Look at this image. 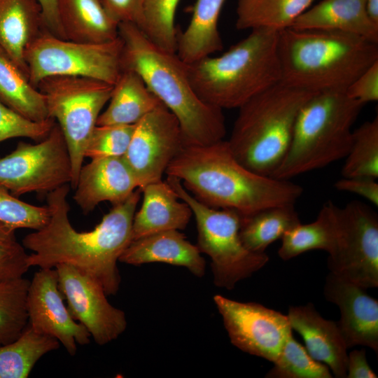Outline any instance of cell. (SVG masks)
Segmentation results:
<instances>
[{"label": "cell", "mask_w": 378, "mask_h": 378, "mask_svg": "<svg viewBox=\"0 0 378 378\" xmlns=\"http://www.w3.org/2000/svg\"><path fill=\"white\" fill-rule=\"evenodd\" d=\"M317 0H238L237 29L290 28L296 19Z\"/></svg>", "instance_id": "29"}, {"label": "cell", "mask_w": 378, "mask_h": 378, "mask_svg": "<svg viewBox=\"0 0 378 378\" xmlns=\"http://www.w3.org/2000/svg\"><path fill=\"white\" fill-rule=\"evenodd\" d=\"M328 266L363 288L378 287V216L370 206L354 200L337 207V235Z\"/></svg>", "instance_id": "12"}, {"label": "cell", "mask_w": 378, "mask_h": 378, "mask_svg": "<svg viewBox=\"0 0 378 378\" xmlns=\"http://www.w3.org/2000/svg\"><path fill=\"white\" fill-rule=\"evenodd\" d=\"M15 231L0 222V241L16 239Z\"/></svg>", "instance_id": "46"}, {"label": "cell", "mask_w": 378, "mask_h": 378, "mask_svg": "<svg viewBox=\"0 0 378 378\" xmlns=\"http://www.w3.org/2000/svg\"><path fill=\"white\" fill-rule=\"evenodd\" d=\"M278 52L283 83L312 92L346 90L378 61V43L343 31L288 28L279 32Z\"/></svg>", "instance_id": "4"}, {"label": "cell", "mask_w": 378, "mask_h": 378, "mask_svg": "<svg viewBox=\"0 0 378 378\" xmlns=\"http://www.w3.org/2000/svg\"><path fill=\"white\" fill-rule=\"evenodd\" d=\"M337 206L328 201L321 209L316 219L309 223H300L281 237L279 256L288 260L307 251L321 249L332 251L337 230Z\"/></svg>", "instance_id": "28"}, {"label": "cell", "mask_w": 378, "mask_h": 378, "mask_svg": "<svg viewBox=\"0 0 378 378\" xmlns=\"http://www.w3.org/2000/svg\"><path fill=\"white\" fill-rule=\"evenodd\" d=\"M290 28L343 31L378 43V24L368 15L365 0H321L302 13Z\"/></svg>", "instance_id": "22"}, {"label": "cell", "mask_w": 378, "mask_h": 378, "mask_svg": "<svg viewBox=\"0 0 378 378\" xmlns=\"http://www.w3.org/2000/svg\"><path fill=\"white\" fill-rule=\"evenodd\" d=\"M166 181L192 210L197 223V246L211 259L216 286L232 290L267 263L269 257L265 253L250 251L242 244L239 237L241 216L237 212L204 204L176 177L167 176Z\"/></svg>", "instance_id": "8"}, {"label": "cell", "mask_w": 378, "mask_h": 378, "mask_svg": "<svg viewBox=\"0 0 378 378\" xmlns=\"http://www.w3.org/2000/svg\"><path fill=\"white\" fill-rule=\"evenodd\" d=\"M120 36L105 43H83L42 31L27 47L24 62L30 83L36 88L55 76H83L114 85L122 70Z\"/></svg>", "instance_id": "10"}, {"label": "cell", "mask_w": 378, "mask_h": 378, "mask_svg": "<svg viewBox=\"0 0 378 378\" xmlns=\"http://www.w3.org/2000/svg\"><path fill=\"white\" fill-rule=\"evenodd\" d=\"M341 170L342 177L378 178V117L353 130L349 150Z\"/></svg>", "instance_id": "32"}, {"label": "cell", "mask_w": 378, "mask_h": 378, "mask_svg": "<svg viewBox=\"0 0 378 378\" xmlns=\"http://www.w3.org/2000/svg\"><path fill=\"white\" fill-rule=\"evenodd\" d=\"M42 10L46 29L52 34L60 37V29L57 18V0H37Z\"/></svg>", "instance_id": "44"}, {"label": "cell", "mask_w": 378, "mask_h": 378, "mask_svg": "<svg viewBox=\"0 0 378 378\" xmlns=\"http://www.w3.org/2000/svg\"><path fill=\"white\" fill-rule=\"evenodd\" d=\"M371 177H342L337 181V190L356 194L378 206V183Z\"/></svg>", "instance_id": "41"}, {"label": "cell", "mask_w": 378, "mask_h": 378, "mask_svg": "<svg viewBox=\"0 0 378 378\" xmlns=\"http://www.w3.org/2000/svg\"><path fill=\"white\" fill-rule=\"evenodd\" d=\"M363 106L346 90L312 94L300 109L288 150L270 176L290 180L344 158L351 144L352 126Z\"/></svg>", "instance_id": "6"}, {"label": "cell", "mask_w": 378, "mask_h": 378, "mask_svg": "<svg viewBox=\"0 0 378 378\" xmlns=\"http://www.w3.org/2000/svg\"><path fill=\"white\" fill-rule=\"evenodd\" d=\"M279 32L251 30L222 55L186 64L189 80L198 97L222 110L239 108L280 83Z\"/></svg>", "instance_id": "5"}, {"label": "cell", "mask_w": 378, "mask_h": 378, "mask_svg": "<svg viewBox=\"0 0 378 378\" xmlns=\"http://www.w3.org/2000/svg\"><path fill=\"white\" fill-rule=\"evenodd\" d=\"M30 280L0 284V346L18 339L28 325L27 295Z\"/></svg>", "instance_id": "34"}, {"label": "cell", "mask_w": 378, "mask_h": 378, "mask_svg": "<svg viewBox=\"0 0 378 378\" xmlns=\"http://www.w3.org/2000/svg\"><path fill=\"white\" fill-rule=\"evenodd\" d=\"M160 104L137 73L122 69L113 85L108 105L99 115L97 125H136Z\"/></svg>", "instance_id": "26"}, {"label": "cell", "mask_w": 378, "mask_h": 378, "mask_svg": "<svg viewBox=\"0 0 378 378\" xmlns=\"http://www.w3.org/2000/svg\"><path fill=\"white\" fill-rule=\"evenodd\" d=\"M50 218L48 206H38L18 199L0 184V222L15 230L28 228L38 230Z\"/></svg>", "instance_id": "36"}, {"label": "cell", "mask_w": 378, "mask_h": 378, "mask_svg": "<svg viewBox=\"0 0 378 378\" xmlns=\"http://www.w3.org/2000/svg\"><path fill=\"white\" fill-rule=\"evenodd\" d=\"M300 223L294 204L267 207L241 216L239 237L244 246L254 253H265L274 241L281 239Z\"/></svg>", "instance_id": "30"}, {"label": "cell", "mask_w": 378, "mask_h": 378, "mask_svg": "<svg viewBox=\"0 0 378 378\" xmlns=\"http://www.w3.org/2000/svg\"><path fill=\"white\" fill-rule=\"evenodd\" d=\"M71 178L67 145L57 123L43 140L35 144L20 141L0 159V184L15 197L33 192L48 194L71 183Z\"/></svg>", "instance_id": "11"}, {"label": "cell", "mask_w": 378, "mask_h": 378, "mask_svg": "<svg viewBox=\"0 0 378 378\" xmlns=\"http://www.w3.org/2000/svg\"><path fill=\"white\" fill-rule=\"evenodd\" d=\"M165 174L178 178L204 204L230 209L241 216L279 205L295 204L302 188L290 181L255 173L234 156L227 141L183 146Z\"/></svg>", "instance_id": "2"}, {"label": "cell", "mask_w": 378, "mask_h": 378, "mask_svg": "<svg viewBox=\"0 0 378 378\" xmlns=\"http://www.w3.org/2000/svg\"><path fill=\"white\" fill-rule=\"evenodd\" d=\"M29 254L16 239L0 241V284L23 277Z\"/></svg>", "instance_id": "39"}, {"label": "cell", "mask_w": 378, "mask_h": 378, "mask_svg": "<svg viewBox=\"0 0 378 378\" xmlns=\"http://www.w3.org/2000/svg\"><path fill=\"white\" fill-rule=\"evenodd\" d=\"M59 344L27 325L18 339L0 346V378H27L37 361Z\"/></svg>", "instance_id": "31"}, {"label": "cell", "mask_w": 378, "mask_h": 378, "mask_svg": "<svg viewBox=\"0 0 378 378\" xmlns=\"http://www.w3.org/2000/svg\"><path fill=\"white\" fill-rule=\"evenodd\" d=\"M134 125H96L88 141L85 158L92 159L123 156L128 148Z\"/></svg>", "instance_id": "37"}, {"label": "cell", "mask_w": 378, "mask_h": 378, "mask_svg": "<svg viewBox=\"0 0 378 378\" xmlns=\"http://www.w3.org/2000/svg\"><path fill=\"white\" fill-rule=\"evenodd\" d=\"M267 372V378H332L329 368L314 359L293 337L286 339L280 354Z\"/></svg>", "instance_id": "35"}, {"label": "cell", "mask_w": 378, "mask_h": 378, "mask_svg": "<svg viewBox=\"0 0 378 378\" xmlns=\"http://www.w3.org/2000/svg\"><path fill=\"white\" fill-rule=\"evenodd\" d=\"M119 262L141 265L164 262L186 267L193 275L202 277L206 262L197 245L191 244L179 230H166L151 234L131 241Z\"/></svg>", "instance_id": "20"}, {"label": "cell", "mask_w": 378, "mask_h": 378, "mask_svg": "<svg viewBox=\"0 0 378 378\" xmlns=\"http://www.w3.org/2000/svg\"><path fill=\"white\" fill-rule=\"evenodd\" d=\"M102 5L116 22L138 25L142 0H99Z\"/></svg>", "instance_id": "42"}, {"label": "cell", "mask_w": 378, "mask_h": 378, "mask_svg": "<svg viewBox=\"0 0 378 378\" xmlns=\"http://www.w3.org/2000/svg\"><path fill=\"white\" fill-rule=\"evenodd\" d=\"M36 88L45 96L49 117L57 120L64 136L74 189L88 141L113 85L88 77L55 76L43 79Z\"/></svg>", "instance_id": "9"}, {"label": "cell", "mask_w": 378, "mask_h": 378, "mask_svg": "<svg viewBox=\"0 0 378 378\" xmlns=\"http://www.w3.org/2000/svg\"><path fill=\"white\" fill-rule=\"evenodd\" d=\"M351 98L363 104L378 100V61L362 73L346 89Z\"/></svg>", "instance_id": "40"}, {"label": "cell", "mask_w": 378, "mask_h": 378, "mask_svg": "<svg viewBox=\"0 0 378 378\" xmlns=\"http://www.w3.org/2000/svg\"><path fill=\"white\" fill-rule=\"evenodd\" d=\"M180 0H142L137 27L155 45L176 53L175 15Z\"/></svg>", "instance_id": "33"}, {"label": "cell", "mask_w": 378, "mask_h": 378, "mask_svg": "<svg viewBox=\"0 0 378 378\" xmlns=\"http://www.w3.org/2000/svg\"><path fill=\"white\" fill-rule=\"evenodd\" d=\"M226 0H196L190 21L177 33L176 54L191 64L223 48L218 20Z\"/></svg>", "instance_id": "25"}, {"label": "cell", "mask_w": 378, "mask_h": 378, "mask_svg": "<svg viewBox=\"0 0 378 378\" xmlns=\"http://www.w3.org/2000/svg\"><path fill=\"white\" fill-rule=\"evenodd\" d=\"M69 184L46 194L50 218L42 228L26 235L23 246L32 251L29 267L55 268L66 264L94 277L107 295L119 290V258L132 241V223L141 198L136 189L124 202L113 205L95 227L78 232L69 219Z\"/></svg>", "instance_id": "1"}, {"label": "cell", "mask_w": 378, "mask_h": 378, "mask_svg": "<svg viewBox=\"0 0 378 378\" xmlns=\"http://www.w3.org/2000/svg\"><path fill=\"white\" fill-rule=\"evenodd\" d=\"M61 38L83 43H105L117 38L119 23L99 0H57Z\"/></svg>", "instance_id": "23"}, {"label": "cell", "mask_w": 378, "mask_h": 378, "mask_svg": "<svg viewBox=\"0 0 378 378\" xmlns=\"http://www.w3.org/2000/svg\"><path fill=\"white\" fill-rule=\"evenodd\" d=\"M0 101L26 118L42 122L50 118L44 94L0 47Z\"/></svg>", "instance_id": "27"}, {"label": "cell", "mask_w": 378, "mask_h": 378, "mask_svg": "<svg viewBox=\"0 0 378 378\" xmlns=\"http://www.w3.org/2000/svg\"><path fill=\"white\" fill-rule=\"evenodd\" d=\"M377 376L370 367L365 350L355 349L348 354L346 378H377Z\"/></svg>", "instance_id": "43"}, {"label": "cell", "mask_w": 378, "mask_h": 378, "mask_svg": "<svg viewBox=\"0 0 378 378\" xmlns=\"http://www.w3.org/2000/svg\"><path fill=\"white\" fill-rule=\"evenodd\" d=\"M55 268L59 289L72 318L99 345L117 339L127 328L125 314L109 303L101 284L74 266L59 264Z\"/></svg>", "instance_id": "15"}, {"label": "cell", "mask_w": 378, "mask_h": 378, "mask_svg": "<svg viewBox=\"0 0 378 378\" xmlns=\"http://www.w3.org/2000/svg\"><path fill=\"white\" fill-rule=\"evenodd\" d=\"M214 301L231 343L244 352L274 363L293 332L287 315L259 303L242 302L220 295Z\"/></svg>", "instance_id": "13"}, {"label": "cell", "mask_w": 378, "mask_h": 378, "mask_svg": "<svg viewBox=\"0 0 378 378\" xmlns=\"http://www.w3.org/2000/svg\"><path fill=\"white\" fill-rule=\"evenodd\" d=\"M184 146L175 115L162 103L136 125L123 158L139 188L162 180L167 168Z\"/></svg>", "instance_id": "14"}, {"label": "cell", "mask_w": 378, "mask_h": 378, "mask_svg": "<svg viewBox=\"0 0 378 378\" xmlns=\"http://www.w3.org/2000/svg\"><path fill=\"white\" fill-rule=\"evenodd\" d=\"M314 93L280 82L239 107L227 141L235 158L270 176L288 150L300 109Z\"/></svg>", "instance_id": "7"}, {"label": "cell", "mask_w": 378, "mask_h": 378, "mask_svg": "<svg viewBox=\"0 0 378 378\" xmlns=\"http://www.w3.org/2000/svg\"><path fill=\"white\" fill-rule=\"evenodd\" d=\"M137 181L123 156L92 159L80 169L73 197L84 214L102 202L115 205L136 189Z\"/></svg>", "instance_id": "18"}, {"label": "cell", "mask_w": 378, "mask_h": 378, "mask_svg": "<svg viewBox=\"0 0 378 378\" xmlns=\"http://www.w3.org/2000/svg\"><path fill=\"white\" fill-rule=\"evenodd\" d=\"M122 66L137 73L149 90L177 118L185 146H206L226 134L223 110L203 102L195 92L187 65L176 53L152 43L132 23H120Z\"/></svg>", "instance_id": "3"}, {"label": "cell", "mask_w": 378, "mask_h": 378, "mask_svg": "<svg viewBox=\"0 0 378 378\" xmlns=\"http://www.w3.org/2000/svg\"><path fill=\"white\" fill-rule=\"evenodd\" d=\"M287 316L310 356L326 364L335 377L346 378L347 347L337 321L323 318L311 302L290 307Z\"/></svg>", "instance_id": "19"}, {"label": "cell", "mask_w": 378, "mask_h": 378, "mask_svg": "<svg viewBox=\"0 0 378 378\" xmlns=\"http://www.w3.org/2000/svg\"><path fill=\"white\" fill-rule=\"evenodd\" d=\"M141 192L144 199L134 216L132 240L159 232L186 227L192 216V210L166 181L149 183Z\"/></svg>", "instance_id": "21"}, {"label": "cell", "mask_w": 378, "mask_h": 378, "mask_svg": "<svg viewBox=\"0 0 378 378\" xmlns=\"http://www.w3.org/2000/svg\"><path fill=\"white\" fill-rule=\"evenodd\" d=\"M55 124L52 118L42 122L29 120L0 101V142L16 137L40 141L49 134Z\"/></svg>", "instance_id": "38"}, {"label": "cell", "mask_w": 378, "mask_h": 378, "mask_svg": "<svg viewBox=\"0 0 378 378\" xmlns=\"http://www.w3.org/2000/svg\"><path fill=\"white\" fill-rule=\"evenodd\" d=\"M44 30L37 0H0V47L27 76L25 50Z\"/></svg>", "instance_id": "24"}, {"label": "cell", "mask_w": 378, "mask_h": 378, "mask_svg": "<svg viewBox=\"0 0 378 378\" xmlns=\"http://www.w3.org/2000/svg\"><path fill=\"white\" fill-rule=\"evenodd\" d=\"M365 2L368 15L378 24V0H365Z\"/></svg>", "instance_id": "45"}, {"label": "cell", "mask_w": 378, "mask_h": 378, "mask_svg": "<svg viewBox=\"0 0 378 378\" xmlns=\"http://www.w3.org/2000/svg\"><path fill=\"white\" fill-rule=\"evenodd\" d=\"M58 287L55 268H40L30 281L27 295L28 325L35 331L57 339L74 356L77 344L90 341L87 329L71 316Z\"/></svg>", "instance_id": "16"}, {"label": "cell", "mask_w": 378, "mask_h": 378, "mask_svg": "<svg viewBox=\"0 0 378 378\" xmlns=\"http://www.w3.org/2000/svg\"><path fill=\"white\" fill-rule=\"evenodd\" d=\"M365 288L331 272L323 287L325 298L337 305V323L347 349L360 345L378 352V301Z\"/></svg>", "instance_id": "17"}]
</instances>
